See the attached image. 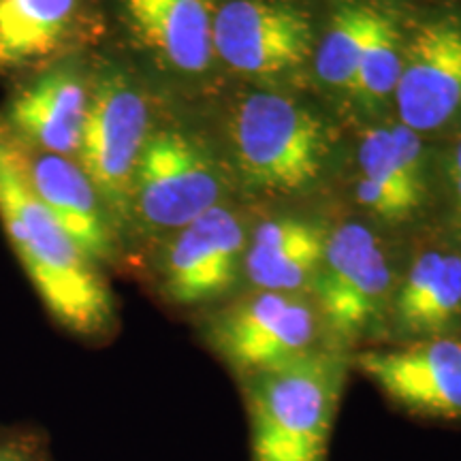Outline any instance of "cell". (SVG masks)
Listing matches in <instances>:
<instances>
[{
    "label": "cell",
    "mask_w": 461,
    "mask_h": 461,
    "mask_svg": "<svg viewBox=\"0 0 461 461\" xmlns=\"http://www.w3.org/2000/svg\"><path fill=\"white\" fill-rule=\"evenodd\" d=\"M197 109L235 199L272 207L331 197L350 129L312 92L224 82Z\"/></svg>",
    "instance_id": "cell-1"
},
{
    "label": "cell",
    "mask_w": 461,
    "mask_h": 461,
    "mask_svg": "<svg viewBox=\"0 0 461 461\" xmlns=\"http://www.w3.org/2000/svg\"><path fill=\"white\" fill-rule=\"evenodd\" d=\"M319 0H216L214 54L224 82L308 90Z\"/></svg>",
    "instance_id": "cell-10"
},
{
    "label": "cell",
    "mask_w": 461,
    "mask_h": 461,
    "mask_svg": "<svg viewBox=\"0 0 461 461\" xmlns=\"http://www.w3.org/2000/svg\"><path fill=\"white\" fill-rule=\"evenodd\" d=\"M109 43L105 0H0V79L11 86Z\"/></svg>",
    "instance_id": "cell-14"
},
{
    "label": "cell",
    "mask_w": 461,
    "mask_h": 461,
    "mask_svg": "<svg viewBox=\"0 0 461 461\" xmlns=\"http://www.w3.org/2000/svg\"><path fill=\"white\" fill-rule=\"evenodd\" d=\"M403 238L336 203L310 293L333 348L355 353L383 346Z\"/></svg>",
    "instance_id": "cell-4"
},
{
    "label": "cell",
    "mask_w": 461,
    "mask_h": 461,
    "mask_svg": "<svg viewBox=\"0 0 461 461\" xmlns=\"http://www.w3.org/2000/svg\"><path fill=\"white\" fill-rule=\"evenodd\" d=\"M353 370L402 411L461 420V333L355 350Z\"/></svg>",
    "instance_id": "cell-16"
},
{
    "label": "cell",
    "mask_w": 461,
    "mask_h": 461,
    "mask_svg": "<svg viewBox=\"0 0 461 461\" xmlns=\"http://www.w3.org/2000/svg\"><path fill=\"white\" fill-rule=\"evenodd\" d=\"M0 461H56L48 429L32 420L0 423Z\"/></svg>",
    "instance_id": "cell-22"
},
{
    "label": "cell",
    "mask_w": 461,
    "mask_h": 461,
    "mask_svg": "<svg viewBox=\"0 0 461 461\" xmlns=\"http://www.w3.org/2000/svg\"><path fill=\"white\" fill-rule=\"evenodd\" d=\"M331 199L406 235L436 216V141L395 118L350 129Z\"/></svg>",
    "instance_id": "cell-7"
},
{
    "label": "cell",
    "mask_w": 461,
    "mask_h": 461,
    "mask_svg": "<svg viewBox=\"0 0 461 461\" xmlns=\"http://www.w3.org/2000/svg\"><path fill=\"white\" fill-rule=\"evenodd\" d=\"M95 54H79L11 86L0 112L9 131L26 146L77 158L92 96Z\"/></svg>",
    "instance_id": "cell-17"
},
{
    "label": "cell",
    "mask_w": 461,
    "mask_h": 461,
    "mask_svg": "<svg viewBox=\"0 0 461 461\" xmlns=\"http://www.w3.org/2000/svg\"><path fill=\"white\" fill-rule=\"evenodd\" d=\"M461 241L431 221L403 238L384 344L459 336Z\"/></svg>",
    "instance_id": "cell-13"
},
{
    "label": "cell",
    "mask_w": 461,
    "mask_h": 461,
    "mask_svg": "<svg viewBox=\"0 0 461 461\" xmlns=\"http://www.w3.org/2000/svg\"><path fill=\"white\" fill-rule=\"evenodd\" d=\"M461 241V131L436 141V216Z\"/></svg>",
    "instance_id": "cell-21"
},
{
    "label": "cell",
    "mask_w": 461,
    "mask_h": 461,
    "mask_svg": "<svg viewBox=\"0 0 461 461\" xmlns=\"http://www.w3.org/2000/svg\"><path fill=\"white\" fill-rule=\"evenodd\" d=\"M112 45L173 99L197 105L224 84L214 54L216 0H105Z\"/></svg>",
    "instance_id": "cell-8"
},
{
    "label": "cell",
    "mask_w": 461,
    "mask_h": 461,
    "mask_svg": "<svg viewBox=\"0 0 461 461\" xmlns=\"http://www.w3.org/2000/svg\"><path fill=\"white\" fill-rule=\"evenodd\" d=\"M0 224L54 325L86 344L118 333L120 312L107 272L96 265L28 186L15 135L0 118Z\"/></svg>",
    "instance_id": "cell-2"
},
{
    "label": "cell",
    "mask_w": 461,
    "mask_h": 461,
    "mask_svg": "<svg viewBox=\"0 0 461 461\" xmlns=\"http://www.w3.org/2000/svg\"><path fill=\"white\" fill-rule=\"evenodd\" d=\"M171 101L173 96L115 45L109 43L95 54L92 96L77 163L101 193L124 246L137 163Z\"/></svg>",
    "instance_id": "cell-5"
},
{
    "label": "cell",
    "mask_w": 461,
    "mask_h": 461,
    "mask_svg": "<svg viewBox=\"0 0 461 461\" xmlns=\"http://www.w3.org/2000/svg\"><path fill=\"white\" fill-rule=\"evenodd\" d=\"M353 353L322 348L241 378L250 461H327Z\"/></svg>",
    "instance_id": "cell-6"
},
{
    "label": "cell",
    "mask_w": 461,
    "mask_h": 461,
    "mask_svg": "<svg viewBox=\"0 0 461 461\" xmlns=\"http://www.w3.org/2000/svg\"><path fill=\"white\" fill-rule=\"evenodd\" d=\"M235 199L214 137L197 105L173 99L154 126L132 177L129 263L212 207Z\"/></svg>",
    "instance_id": "cell-3"
},
{
    "label": "cell",
    "mask_w": 461,
    "mask_h": 461,
    "mask_svg": "<svg viewBox=\"0 0 461 461\" xmlns=\"http://www.w3.org/2000/svg\"><path fill=\"white\" fill-rule=\"evenodd\" d=\"M199 338L240 378L333 348L308 293L240 291L199 314Z\"/></svg>",
    "instance_id": "cell-11"
},
{
    "label": "cell",
    "mask_w": 461,
    "mask_h": 461,
    "mask_svg": "<svg viewBox=\"0 0 461 461\" xmlns=\"http://www.w3.org/2000/svg\"><path fill=\"white\" fill-rule=\"evenodd\" d=\"M393 118L429 141L461 131V0H414Z\"/></svg>",
    "instance_id": "cell-12"
},
{
    "label": "cell",
    "mask_w": 461,
    "mask_h": 461,
    "mask_svg": "<svg viewBox=\"0 0 461 461\" xmlns=\"http://www.w3.org/2000/svg\"><path fill=\"white\" fill-rule=\"evenodd\" d=\"M412 7L414 0H372L366 41L346 109L348 129L393 118L395 88Z\"/></svg>",
    "instance_id": "cell-19"
},
{
    "label": "cell",
    "mask_w": 461,
    "mask_h": 461,
    "mask_svg": "<svg viewBox=\"0 0 461 461\" xmlns=\"http://www.w3.org/2000/svg\"><path fill=\"white\" fill-rule=\"evenodd\" d=\"M372 0H319L310 92L346 122Z\"/></svg>",
    "instance_id": "cell-20"
},
{
    "label": "cell",
    "mask_w": 461,
    "mask_h": 461,
    "mask_svg": "<svg viewBox=\"0 0 461 461\" xmlns=\"http://www.w3.org/2000/svg\"><path fill=\"white\" fill-rule=\"evenodd\" d=\"M331 197L255 207L241 291L312 293L333 221Z\"/></svg>",
    "instance_id": "cell-15"
},
{
    "label": "cell",
    "mask_w": 461,
    "mask_h": 461,
    "mask_svg": "<svg viewBox=\"0 0 461 461\" xmlns=\"http://www.w3.org/2000/svg\"><path fill=\"white\" fill-rule=\"evenodd\" d=\"M15 141L28 186L68 238L105 272L129 263L122 235L77 158L31 148L17 137Z\"/></svg>",
    "instance_id": "cell-18"
},
{
    "label": "cell",
    "mask_w": 461,
    "mask_h": 461,
    "mask_svg": "<svg viewBox=\"0 0 461 461\" xmlns=\"http://www.w3.org/2000/svg\"><path fill=\"white\" fill-rule=\"evenodd\" d=\"M255 207L229 199L167 235L137 257L165 305L203 314L241 291L244 255Z\"/></svg>",
    "instance_id": "cell-9"
}]
</instances>
